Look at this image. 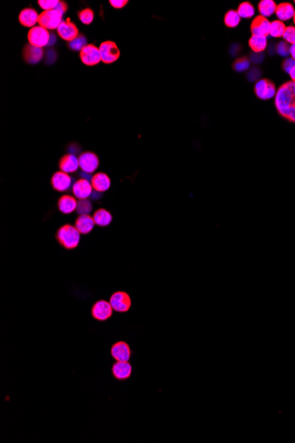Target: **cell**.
<instances>
[{"label": "cell", "mask_w": 295, "mask_h": 443, "mask_svg": "<svg viewBox=\"0 0 295 443\" xmlns=\"http://www.w3.org/2000/svg\"><path fill=\"white\" fill-rule=\"evenodd\" d=\"M275 106L280 116L295 123V82H285L277 90Z\"/></svg>", "instance_id": "6da1fadb"}, {"label": "cell", "mask_w": 295, "mask_h": 443, "mask_svg": "<svg viewBox=\"0 0 295 443\" xmlns=\"http://www.w3.org/2000/svg\"><path fill=\"white\" fill-rule=\"evenodd\" d=\"M56 239L59 245L62 246L65 250H74L80 243L81 233L75 226L66 224L58 230Z\"/></svg>", "instance_id": "7a4b0ae2"}, {"label": "cell", "mask_w": 295, "mask_h": 443, "mask_svg": "<svg viewBox=\"0 0 295 443\" xmlns=\"http://www.w3.org/2000/svg\"><path fill=\"white\" fill-rule=\"evenodd\" d=\"M63 14L57 11V10H51V11H44L39 14L38 24L43 28H46L47 30H53L58 29L61 24Z\"/></svg>", "instance_id": "3957f363"}, {"label": "cell", "mask_w": 295, "mask_h": 443, "mask_svg": "<svg viewBox=\"0 0 295 443\" xmlns=\"http://www.w3.org/2000/svg\"><path fill=\"white\" fill-rule=\"evenodd\" d=\"M110 303L113 309L119 313H125L131 309L132 300L129 295L125 291H117L112 295Z\"/></svg>", "instance_id": "277c9868"}, {"label": "cell", "mask_w": 295, "mask_h": 443, "mask_svg": "<svg viewBox=\"0 0 295 443\" xmlns=\"http://www.w3.org/2000/svg\"><path fill=\"white\" fill-rule=\"evenodd\" d=\"M28 38L29 45L43 48L45 45H49L51 35L46 28H43L41 26H37L29 30Z\"/></svg>", "instance_id": "5b68a950"}, {"label": "cell", "mask_w": 295, "mask_h": 443, "mask_svg": "<svg viewBox=\"0 0 295 443\" xmlns=\"http://www.w3.org/2000/svg\"><path fill=\"white\" fill-rule=\"evenodd\" d=\"M114 309L110 302L105 300H99L94 303L91 309V315L94 319L100 322H105L113 317Z\"/></svg>", "instance_id": "8992f818"}, {"label": "cell", "mask_w": 295, "mask_h": 443, "mask_svg": "<svg viewBox=\"0 0 295 443\" xmlns=\"http://www.w3.org/2000/svg\"><path fill=\"white\" fill-rule=\"evenodd\" d=\"M101 60L105 64H112L118 60L120 52L118 45L112 41H106L102 43L99 47Z\"/></svg>", "instance_id": "52a82bcc"}, {"label": "cell", "mask_w": 295, "mask_h": 443, "mask_svg": "<svg viewBox=\"0 0 295 443\" xmlns=\"http://www.w3.org/2000/svg\"><path fill=\"white\" fill-rule=\"evenodd\" d=\"M255 93L256 97L260 99H271L275 97L277 94L275 84L270 80L261 79L255 83Z\"/></svg>", "instance_id": "ba28073f"}, {"label": "cell", "mask_w": 295, "mask_h": 443, "mask_svg": "<svg viewBox=\"0 0 295 443\" xmlns=\"http://www.w3.org/2000/svg\"><path fill=\"white\" fill-rule=\"evenodd\" d=\"M111 355L117 362H129L132 351L128 343L119 341L114 343L111 348Z\"/></svg>", "instance_id": "9c48e42d"}, {"label": "cell", "mask_w": 295, "mask_h": 443, "mask_svg": "<svg viewBox=\"0 0 295 443\" xmlns=\"http://www.w3.org/2000/svg\"><path fill=\"white\" fill-rule=\"evenodd\" d=\"M80 57L82 63L89 67L96 66L102 61L99 48L94 45H86L80 52Z\"/></svg>", "instance_id": "30bf717a"}, {"label": "cell", "mask_w": 295, "mask_h": 443, "mask_svg": "<svg viewBox=\"0 0 295 443\" xmlns=\"http://www.w3.org/2000/svg\"><path fill=\"white\" fill-rule=\"evenodd\" d=\"M78 158L80 167L84 173L91 174L99 166V158L97 157V154L94 153L92 151H85L81 153Z\"/></svg>", "instance_id": "8fae6325"}, {"label": "cell", "mask_w": 295, "mask_h": 443, "mask_svg": "<svg viewBox=\"0 0 295 443\" xmlns=\"http://www.w3.org/2000/svg\"><path fill=\"white\" fill-rule=\"evenodd\" d=\"M270 28H271L270 20L261 15L255 17L250 25L252 36L267 37L270 36Z\"/></svg>", "instance_id": "7c38bea8"}, {"label": "cell", "mask_w": 295, "mask_h": 443, "mask_svg": "<svg viewBox=\"0 0 295 443\" xmlns=\"http://www.w3.org/2000/svg\"><path fill=\"white\" fill-rule=\"evenodd\" d=\"M133 372V367L129 362L114 363L112 367V374L114 379L118 381H124L129 379Z\"/></svg>", "instance_id": "4fadbf2b"}, {"label": "cell", "mask_w": 295, "mask_h": 443, "mask_svg": "<svg viewBox=\"0 0 295 443\" xmlns=\"http://www.w3.org/2000/svg\"><path fill=\"white\" fill-rule=\"evenodd\" d=\"M57 30L59 36H60L62 39L68 41V42L73 41V39L76 38L77 36H79V30H78L76 25L71 22V20L69 19L63 20Z\"/></svg>", "instance_id": "5bb4252c"}, {"label": "cell", "mask_w": 295, "mask_h": 443, "mask_svg": "<svg viewBox=\"0 0 295 443\" xmlns=\"http://www.w3.org/2000/svg\"><path fill=\"white\" fill-rule=\"evenodd\" d=\"M93 187L89 180L81 178L75 181L73 186V193L75 198L80 199H87L92 195Z\"/></svg>", "instance_id": "9a60e30c"}, {"label": "cell", "mask_w": 295, "mask_h": 443, "mask_svg": "<svg viewBox=\"0 0 295 443\" xmlns=\"http://www.w3.org/2000/svg\"><path fill=\"white\" fill-rule=\"evenodd\" d=\"M72 181H73V179L69 176L68 173L59 171L53 175L52 185H53L54 190L59 191V192H64L71 187Z\"/></svg>", "instance_id": "2e32d148"}, {"label": "cell", "mask_w": 295, "mask_h": 443, "mask_svg": "<svg viewBox=\"0 0 295 443\" xmlns=\"http://www.w3.org/2000/svg\"><path fill=\"white\" fill-rule=\"evenodd\" d=\"M79 167V158L73 154H66L61 157L59 160V168L64 173H74Z\"/></svg>", "instance_id": "e0dca14e"}, {"label": "cell", "mask_w": 295, "mask_h": 443, "mask_svg": "<svg viewBox=\"0 0 295 443\" xmlns=\"http://www.w3.org/2000/svg\"><path fill=\"white\" fill-rule=\"evenodd\" d=\"M39 15L35 9L25 8L20 12L19 15V21L20 24L24 27L34 28L35 25L38 22Z\"/></svg>", "instance_id": "ac0fdd59"}, {"label": "cell", "mask_w": 295, "mask_h": 443, "mask_svg": "<svg viewBox=\"0 0 295 443\" xmlns=\"http://www.w3.org/2000/svg\"><path fill=\"white\" fill-rule=\"evenodd\" d=\"M93 217L89 214L80 215L75 221V227L82 234H88L93 230L95 226Z\"/></svg>", "instance_id": "d6986e66"}, {"label": "cell", "mask_w": 295, "mask_h": 443, "mask_svg": "<svg viewBox=\"0 0 295 443\" xmlns=\"http://www.w3.org/2000/svg\"><path fill=\"white\" fill-rule=\"evenodd\" d=\"M23 57L29 64H37L44 57V50L31 45H26L23 50Z\"/></svg>", "instance_id": "ffe728a7"}, {"label": "cell", "mask_w": 295, "mask_h": 443, "mask_svg": "<svg viewBox=\"0 0 295 443\" xmlns=\"http://www.w3.org/2000/svg\"><path fill=\"white\" fill-rule=\"evenodd\" d=\"M91 184L94 190L97 192H105L111 187V179L105 173H97L91 179Z\"/></svg>", "instance_id": "44dd1931"}, {"label": "cell", "mask_w": 295, "mask_h": 443, "mask_svg": "<svg viewBox=\"0 0 295 443\" xmlns=\"http://www.w3.org/2000/svg\"><path fill=\"white\" fill-rule=\"evenodd\" d=\"M77 204L78 202L75 198L68 195H65L59 199L58 206L62 214H70L76 210Z\"/></svg>", "instance_id": "7402d4cb"}, {"label": "cell", "mask_w": 295, "mask_h": 443, "mask_svg": "<svg viewBox=\"0 0 295 443\" xmlns=\"http://www.w3.org/2000/svg\"><path fill=\"white\" fill-rule=\"evenodd\" d=\"M295 9L294 5L291 3H281L277 6L276 10V15L278 17V19L280 21H286L289 20L292 18H294L295 15Z\"/></svg>", "instance_id": "603a6c76"}, {"label": "cell", "mask_w": 295, "mask_h": 443, "mask_svg": "<svg viewBox=\"0 0 295 443\" xmlns=\"http://www.w3.org/2000/svg\"><path fill=\"white\" fill-rule=\"evenodd\" d=\"M93 219L98 226H109L113 222V215L107 210L98 209L94 213Z\"/></svg>", "instance_id": "cb8c5ba5"}, {"label": "cell", "mask_w": 295, "mask_h": 443, "mask_svg": "<svg viewBox=\"0 0 295 443\" xmlns=\"http://www.w3.org/2000/svg\"><path fill=\"white\" fill-rule=\"evenodd\" d=\"M277 4L273 0H262L258 4V11L261 16L267 18L273 15L277 10Z\"/></svg>", "instance_id": "d4e9b609"}, {"label": "cell", "mask_w": 295, "mask_h": 443, "mask_svg": "<svg viewBox=\"0 0 295 443\" xmlns=\"http://www.w3.org/2000/svg\"><path fill=\"white\" fill-rule=\"evenodd\" d=\"M248 45L255 53H263L268 46L267 37L263 36H252L248 41Z\"/></svg>", "instance_id": "484cf974"}, {"label": "cell", "mask_w": 295, "mask_h": 443, "mask_svg": "<svg viewBox=\"0 0 295 443\" xmlns=\"http://www.w3.org/2000/svg\"><path fill=\"white\" fill-rule=\"evenodd\" d=\"M240 20H241V18L238 15V12L235 10H229L224 17V22L227 28L238 27Z\"/></svg>", "instance_id": "4316f807"}, {"label": "cell", "mask_w": 295, "mask_h": 443, "mask_svg": "<svg viewBox=\"0 0 295 443\" xmlns=\"http://www.w3.org/2000/svg\"><path fill=\"white\" fill-rule=\"evenodd\" d=\"M238 15L240 18L243 19H250L255 15V9L254 5L251 4L250 2H242L241 4L238 5Z\"/></svg>", "instance_id": "83f0119b"}, {"label": "cell", "mask_w": 295, "mask_h": 443, "mask_svg": "<svg viewBox=\"0 0 295 443\" xmlns=\"http://www.w3.org/2000/svg\"><path fill=\"white\" fill-rule=\"evenodd\" d=\"M286 25L284 24L283 21L277 20L271 22V28H270V36L274 37V38H279V37H283L284 33L286 30Z\"/></svg>", "instance_id": "f1b7e54d"}, {"label": "cell", "mask_w": 295, "mask_h": 443, "mask_svg": "<svg viewBox=\"0 0 295 443\" xmlns=\"http://www.w3.org/2000/svg\"><path fill=\"white\" fill-rule=\"evenodd\" d=\"M250 68V61L249 59H247L246 57L239 58L238 60L235 61L234 63V69L236 72L243 73L246 72Z\"/></svg>", "instance_id": "f546056e"}, {"label": "cell", "mask_w": 295, "mask_h": 443, "mask_svg": "<svg viewBox=\"0 0 295 443\" xmlns=\"http://www.w3.org/2000/svg\"><path fill=\"white\" fill-rule=\"evenodd\" d=\"M92 210V204L88 199H80L77 204L76 212L80 215L89 214Z\"/></svg>", "instance_id": "4dcf8cb0"}, {"label": "cell", "mask_w": 295, "mask_h": 443, "mask_svg": "<svg viewBox=\"0 0 295 443\" xmlns=\"http://www.w3.org/2000/svg\"><path fill=\"white\" fill-rule=\"evenodd\" d=\"M78 17L83 24H91L94 20V12L90 8L83 9L78 12Z\"/></svg>", "instance_id": "1f68e13d"}, {"label": "cell", "mask_w": 295, "mask_h": 443, "mask_svg": "<svg viewBox=\"0 0 295 443\" xmlns=\"http://www.w3.org/2000/svg\"><path fill=\"white\" fill-rule=\"evenodd\" d=\"M86 45H87V40H86L85 36H81V35H79L75 39L69 42V47L73 51L81 52Z\"/></svg>", "instance_id": "d6a6232c"}, {"label": "cell", "mask_w": 295, "mask_h": 443, "mask_svg": "<svg viewBox=\"0 0 295 443\" xmlns=\"http://www.w3.org/2000/svg\"><path fill=\"white\" fill-rule=\"evenodd\" d=\"M283 38L287 44H290V45L295 44V27L294 26L287 27L285 33H284Z\"/></svg>", "instance_id": "836d02e7"}, {"label": "cell", "mask_w": 295, "mask_h": 443, "mask_svg": "<svg viewBox=\"0 0 295 443\" xmlns=\"http://www.w3.org/2000/svg\"><path fill=\"white\" fill-rule=\"evenodd\" d=\"M290 47L291 46H289L287 42L281 41L277 45L276 52L279 54V56L288 57V55H290Z\"/></svg>", "instance_id": "e575fe53"}, {"label": "cell", "mask_w": 295, "mask_h": 443, "mask_svg": "<svg viewBox=\"0 0 295 443\" xmlns=\"http://www.w3.org/2000/svg\"><path fill=\"white\" fill-rule=\"evenodd\" d=\"M38 3H39L41 8L44 9L45 11H51V10L56 9L59 1V0H40V1H38Z\"/></svg>", "instance_id": "d590c367"}, {"label": "cell", "mask_w": 295, "mask_h": 443, "mask_svg": "<svg viewBox=\"0 0 295 443\" xmlns=\"http://www.w3.org/2000/svg\"><path fill=\"white\" fill-rule=\"evenodd\" d=\"M261 75H262L261 70L258 68H253L247 73V79L250 81H257Z\"/></svg>", "instance_id": "8d00e7d4"}, {"label": "cell", "mask_w": 295, "mask_h": 443, "mask_svg": "<svg viewBox=\"0 0 295 443\" xmlns=\"http://www.w3.org/2000/svg\"><path fill=\"white\" fill-rule=\"evenodd\" d=\"M295 67V61L293 58H287L283 62V69L285 72L289 74L292 69Z\"/></svg>", "instance_id": "74e56055"}, {"label": "cell", "mask_w": 295, "mask_h": 443, "mask_svg": "<svg viewBox=\"0 0 295 443\" xmlns=\"http://www.w3.org/2000/svg\"><path fill=\"white\" fill-rule=\"evenodd\" d=\"M127 3H128V1H126V0H111L110 1L111 5L116 9L123 8Z\"/></svg>", "instance_id": "f35d334b"}, {"label": "cell", "mask_w": 295, "mask_h": 443, "mask_svg": "<svg viewBox=\"0 0 295 443\" xmlns=\"http://www.w3.org/2000/svg\"><path fill=\"white\" fill-rule=\"evenodd\" d=\"M251 61L252 62H254L255 64H258V63H261L263 60V53H255L254 54H252L250 57Z\"/></svg>", "instance_id": "ab89813d"}, {"label": "cell", "mask_w": 295, "mask_h": 443, "mask_svg": "<svg viewBox=\"0 0 295 443\" xmlns=\"http://www.w3.org/2000/svg\"><path fill=\"white\" fill-rule=\"evenodd\" d=\"M67 7H68V6H67V4H66L65 2H64V1H59V3L58 4L57 7H56L55 10H57V11H59V12L64 15V13H65V12H66V10H67Z\"/></svg>", "instance_id": "60d3db41"}, {"label": "cell", "mask_w": 295, "mask_h": 443, "mask_svg": "<svg viewBox=\"0 0 295 443\" xmlns=\"http://www.w3.org/2000/svg\"><path fill=\"white\" fill-rule=\"evenodd\" d=\"M290 55H291V58H293L295 61V44L292 45L290 47Z\"/></svg>", "instance_id": "b9f144b4"}, {"label": "cell", "mask_w": 295, "mask_h": 443, "mask_svg": "<svg viewBox=\"0 0 295 443\" xmlns=\"http://www.w3.org/2000/svg\"><path fill=\"white\" fill-rule=\"evenodd\" d=\"M289 74H290V77H291L292 81L295 82V67L294 69H292L290 73H289Z\"/></svg>", "instance_id": "7bdbcfd3"}, {"label": "cell", "mask_w": 295, "mask_h": 443, "mask_svg": "<svg viewBox=\"0 0 295 443\" xmlns=\"http://www.w3.org/2000/svg\"><path fill=\"white\" fill-rule=\"evenodd\" d=\"M293 19H294V22H295V15H294V18H293Z\"/></svg>", "instance_id": "ee69618b"}, {"label": "cell", "mask_w": 295, "mask_h": 443, "mask_svg": "<svg viewBox=\"0 0 295 443\" xmlns=\"http://www.w3.org/2000/svg\"></svg>", "instance_id": "f6af8a7d"}]
</instances>
